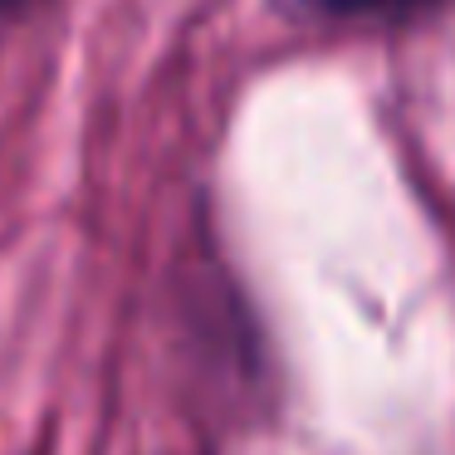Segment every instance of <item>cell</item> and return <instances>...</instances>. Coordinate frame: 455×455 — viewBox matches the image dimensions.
I'll list each match as a JSON object with an SVG mask.
<instances>
[{
	"mask_svg": "<svg viewBox=\"0 0 455 455\" xmlns=\"http://www.w3.org/2000/svg\"><path fill=\"white\" fill-rule=\"evenodd\" d=\"M308 11H323V15H411V11H426L435 0H304Z\"/></svg>",
	"mask_w": 455,
	"mask_h": 455,
	"instance_id": "cell-1",
	"label": "cell"
},
{
	"mask_svg": "<svg viewBox=\"0 0 455 455\" xmlns=\"http://www.w3.org/2000/svg\"><path fill=\"white\" fill-rule=\"evenodd\" d=\"M35 0H0V15H20V11H30Z\"/></svg>",
	"mask_w": 455,
	"mask_h": 455,
	"instance_id": "cell-2",
	"label": "cell"
}]
</instances>
